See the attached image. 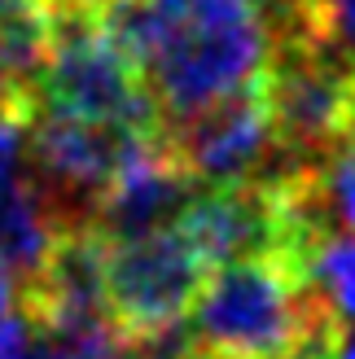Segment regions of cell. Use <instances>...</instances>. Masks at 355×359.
Segmentation results:
<instances>
[{
  "label": "cell",
  "instance_id": "1",
  "mask_svg": "<svg viewBox=\"0 0 355 359\" xmlns=\"http://www.w3.org/2000/svg\"><path fill=\"white\" fill-rule=\"evenodd\" d=\"M167 123L263 83L276 31L255 0H110L97 5Z\"/></svg>",
  "mask_w": 355,
  "mask_h": 359
},
{
  "label": "cell",
  "instance_id": "2",
  "mask_svg": "<svg viewBox=\"0 0 355 359\" xmlns=\"http://www.w3.org/2000/svg\"><path fill=\"white\" fill-rule=\"evenodd\" d=\"M325 320L303 263L255 255L210 267L185 333L202 359H298Z\"/></svg>",
  "mask_w": 355,
  "mask_h": 359
},
{
  "label": "cell",
  "instance_id": "3",
  "mask_svg": "<svg viewBox=\"0 0 355 359\" xmlns=\"http://www.w3.org/2000/svg\"><path fill=\"white\" fill-rule=\"evenodd\" d=\"M35 105H53L123 136H163V114L140 79L136 62L123 53L114 31L88 0H58V22Z\"/></svg>",
  "mask_w": 355,
  "mask_h": 359
},
{
  "label": "cell",
  "instance_id": "4",
  "mask_svg": "<svg viewBox=\"0 0 355 359\" xmlns=\"http://www.w3.org/2000/svg\"><path fill=\"white\" fill-rule=\"evenodd\" d=\"M263 97L281 158L321 167L333 149L355 140V53L316 31H281Z\"/></svg>",
  "mask_w": 355,
  "mask_h": 359
},
{
  "label": "cell",
  "instance_id": "5",
  "mask_svg": "<svg viewBox=\"0 0 355 359\" xmlns=\"http://www.w3.org/2000/svg\"><path fill=\"white\" fill-rule=\"evenodd\" d=\"M206 276L210 263L180 224L145 232V237L110 241L105 294H110L114 329L128 342H154V337L180 333Z\"/></svg>",
  "mask_w": 355,
  "mask_h": 359
},
{
  "label": "cell",
  "instance_id": "6",
  "mask_svg": "<svg viewBox=\"0 0 355 359\" xmlns=\"http://www.w3.org/2000/svg\"><path fill=\"white\" fill-rule=\"evenodd\" d=\"M171 154L198 184H237V180L268 175V163L281 158L276 128L268 114L263 83L233 101H220L210 110L167 123L163 128Z\"/></svg>",
  "mask_w": 355,
  "mask_h": 359
},
{
  "label": "cell",
  "instance_id": "7",
  "mask_svg": "<svg viewBox=\"0 0 355 359\" xmlns=\"http://www.w3.org/2000/svg\"><path fill=\"white\" fill-rule=\"evenodd\" d=\"M198 193H202V184L180 167V158L171 154L167 136H158V140H145V145L132 149V158L119 167V175L93 202L88 224L105 241L163 232L171 224H180V215L193 206Z\"/></svg>",
  "mask_w": 355,
  "mask_h": 359
},
{
  "label": "cell",
  "instance_id": "8",
  "mask_svg": "<svg viewBox=\"0 0 355 359\" xmlns=\"http://www.w3.org/2000/svg\"><path fill=\"white\" fill-rule=\"evenodd\" d=\"M145 140H158V136H145ZM145 140L31 101L35 171H40L44 184H53L58 197H83V219L93 210V202L105 193V184L119 175V167L132 158V149L145 145Z\"/></svg>",
  "mask_w": 355,
  "mask_h": 359
},
{
  "label": "cell",
  "instance_id": "9",
  "mask_svg": "<svg viewBox=\"0 0 355 359\" xmlns=\"http://www.w3.org/2000/svg\"><path fill=\"white\" fill-rule=\"evenodd\" d=\"M58 0H0V110L31 105L40 88Z\"/></svg>",
  "mask_w": 355,
  "mask_h": 359
},
{
  "label": "cell",
  "instance_id": "10",
  "mask_svg": "<svg viewBox=\"0 0 355 359\" xmlns=\"http://www.w3.org/2000/svg\"><path fill=\"white\" fill-rule=\"evenodd\" d=\"M307 210L325 232H355V140L333 149L321 167H307Z\"/></svg>",
  "mask_w": 355,
  "mask_h": 359
},
{
  "label": "cell",
  "instance_id": "11",
  "mask_svg": "<svg viewBox=\"0 0 355 359\" xmlns=\"http://www.w3.org/2000/svg\"><path fill=\"white\" fill-rule=\"evenodd\" d=\"M31 105L0 110V206L31 180Z\"/></svg>",
  "mask_w": 355,
  "mask_h": 359
},
{
  "label": "cell",
  "instance_id": "12",
  "mask_svg": "<svg viewBox=\"0 0 355 359\" xmlns=\"http://www.w3.org/2000/svg\"><path fill=\"white\" fill-rule=\"evenodd\" d=\"M255 5L263 9V18L281 35V31H316L325 0H255Z\"/></svg>",
  "mask_w": 355,
  "mask_h": 359
},
{
  "label": "cell",
  "instance_id": "13",
  "mask_svg": "<svg viewBox=\"0 0 355 359\" xmlns=\"http://www.w3.org/2000/svg\"><path fill=\"white\" fill-rule=\"evenodd\" d=\"M0 359H40V325L22 307L0 320Z\"/></svg>",
  "mask_w": 355,
  "mask_h": 359
},
{
  "label": "cell",
  "instance_id": "14",
  "mask_svg": "<svg viewBox=\"0 0 355 359\" xmlns=\"http://www.w3.org/2000/svg\"><path fill=\"white\" fill-rule=\"evenodd\" d=\"M316 35H325V40H333V44H342V48L355 53V0H325Z\"/></svg>",
  "mask_w": 355,
  "mask_h": 359
},
{
  "label": "cell",
  "instance_id": "15",
  "mask_svg": "<svg viewBox=\"0 0 355 359\" xmlns=\"http://www.w3.org/2000/svg\"><path fill=\"white\" fill-rule=\"evenodd\" d=\"M18 311V280L9 276V267L0 263V320Z\"/></svg>",
  "mask_w": 355,
  "mask_h": 359
},
{
  "label": "cell",
  "instance_id": "16",
  "mask_svg": "<svg viewBox=\"0 0 355 359\" xmlns=\"http://www.w3.org/2000/svg\"><path fill=\"white\" fill-rule=\"evenodd\" d=\"M88 5H110V0H88Z\"/></svg>",
  "mask_w": 355,
  "mask_h": 359
}]
</instances>
